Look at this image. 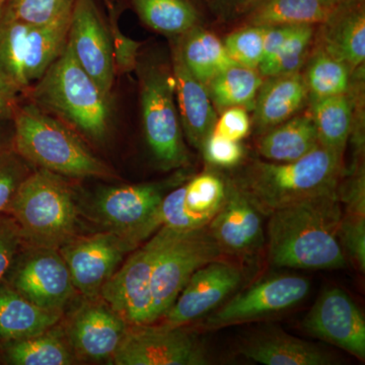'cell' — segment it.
Returning <instances> with one entry per match:
<instances>
[{
  "label": "cell",
  "mask_w": 365,
  "mask_h": 365,
  "mask_svg": "<svg viewBox=\"0 0 365 365\" xmlns=\"http://www.w3.org/2000/svg\"><path fill=\"white\" fill-rule=\"evenodd\" d=\"M345 172L344 157L319 144L294 162L253 160L230 177L263 215L337 191Z\"/></svg>",
  "instance_id": "obj_2"
},
{
  "label": "cell",
  "mask_w": 365,
  "mask_h": 365,
  "mask_svg": "<svg viewBox=\"0 0 365 365\" xmlns=\"http://www.w3.org/2000/svg\"><path fill=\"white\" fill-rule=\"evenodd\" d=\"M110 364L116 365H205L202 344L185 327L162 323L129 326Z\"/></svg>",
  "instance_id": "obj_11"
},
{
  "label": "cell",
  "mask_w": 365,
  "mask_h": 365,
  "mask_svg": "<svg viewBox=\"0 0 365 365\" xmlns=\"http://www.w3.org/2000/svg\"><path fill=\"white\" fill-rule=\"evenodd\" d=\"M32 170L14 148L0 151V215L6 213L19 187Z\"/></svg>",
  "instance_id": "obj_37"
},
{
  "label": "cell",
  "mask_w": 365,
  "mask_h": 365,
  "mask_svg": "<svg viewBox=\"0 0 365 365\" xmlns=\"http://www.w3.org/2000/svg\"><path fill=\"white\" fill-rule=\"evenodd\" d=\"M268 26L240 25L222 39L230 58L237 66L257 69L262 61Z\"/></svg>",
  "instance_id": "obj_36"
},
{
  "label": "cell",
  "mask_w": 365,
  "mask_h": 365,
  "mask_svg": "<svg viewBox=\"0 0 365 365\" xmlns=\"http://www.w3.org/2000/svg\"><path fill=\"white\" fill-rule=\"evenodd\" d=\"M342 213L337 191L274 211L268 222L271 265L302 270L345 268L347 260L337 237Z\"/></svg>",
  "instance_id": "obj_1"
},
{
  "label": "cell",
  "mask_w": 365,
  "mask_h": 365,
  "mask_svg": "<svg viewBox=\"0 0 365 365\" xmlns=\"http://www.w3.org/2000/svg\"><path fill=\"white\" fill-rule=\"evenodd\" d=\"M181 232L160 227L101 288L100 297L129 325L153 323V268L163 250Z\"/></svg>",
  "instance_id": "obj_9"
},
{
  "label": "cell",
  "mask_w": 365,
  "mask_h": 365,
  "mask_svg": "<svg viewBox=\"0 0 365 365\" xmlns=\"http://www.w3.org/2000/svg\"><path fill=\"white\" fill-rule=\"evenodd\" d=\"M13 119L0 120V151L13 148Z\"/></svg>",
  "instance_id": "obj_46"
},
{
  "label": "cell",
  "mask_w": 365,
  "mask_h": 365,
  "mask_svg": "<svg viewBox=\"0 0 365 365\" xmlns=\"http://www.w3.org/2000/svg\"><path fill=\"white\" fill-rule=\"evenodd\" d=\"M338 241L345 257L365 272V216L342 213L337 232Z\"/></svg>",
  "instance_id": "obj_39"
},
{
  "label": "cell",
  "mask_w": 365,
  "mask_h": 365,
  "mask_svg": "<svg viewBox=\"0 0 365 365\" xmlns=\"http://www.w3.org/2000/svg\"><path fill=\"white\" fill-rule=\"evenodd\" d=\"M2 13H4V6H0V16H2Z\"/></svg>",
  "instance_id": "obj_49"
},
{
  "label": "cell",
  "mask_w": 365,
  "mask_h": 365,
  "mask_svg": "<svg viewBox=\"0 0 365 365\" xmlns=\"http://www.w3.org/2000/svg\"><path fill=\"white\" fill-rule=\"evenodd\" d=\"M67 43L81 66L111 97L116 76L112 39L97 0H76Z\"/></svg>",
  "instance_id": "obj_15"
},
{
  "label": "cell",
  "mask_w": 365,
  "mask_h": 365,
  "mask_svg": "<svg viewBox=\"0 0 365 365\" xmlns=\"http://www.w3.org/2000/svg\"><path fill=\"white\" fill-rule=\"evenodd\" d=\"M184 185L185 210L201 227H208L227 198V176L208 169Z\"/></svg>",
  "instance_id": "obj_33"
},
{
  "label": "cell",
  "mask_w": 365,
  "mask_h": 365,
  "mask_svg": "<svg viewBox=\"0 0 365 365\" xmlns=\"http://www.w3.org/2000/svg\"><path fill=\"white\" fill-rule=\"evenodd\" d=\"M241 354L266 365H330L333 357L321 348L284 333H269L249 340Z\"/></svg>",
  "instance_id": "obj_25"
},
{
  "label": "cell",
  "mask_w": 365,
  "mask_h": 365,
  "mask_svg": "<svg viewBox=\"0 0 365 365\" xmlns=\"http://www.w3.org/2000/svg\"><path fill=\"white\" fill-rule=\"evenodd\" d=\"M13 148L31 167L66 178L116 177L78 132L29 101L13 116Z\"/></svg>",
  "instance_id": "obj_4"
},
{
  "label": "cell",
  "mask_w": 365,
  "mask_h": 365,
  "mask_svg": "<svg viewBox=\"0 0 365 365\" xmlns=\"http://www.w3.org/2000/svg\"><path fill=\"white\" fill-rule=\"evenodd\" d=\"M69 25L41 26L0 16V73L25 93L67 45Z\"/></svg>",
  "instance_id": "obj_8"
},
{
  "label": "cell",
  "mask_w": 365,
  "mask_h": 365,
  "mask_svg": "<svg viewBox=\"0 0 365 365\" xmlns=\"http://www.w3.org/2000/svg\"><path fill=\"white\" fill-rule=\"evenodd\" d=\"M314 337L365 360V319L354 300L341 288L324 290L304 319Z\"/></svg>",
  "instance_id": "obj_17"
},
{
  "label": "cell",
  "mask_w": 365,
  "mask_h": 365,
  "mask_svg": "<svg viewBox=\"0 0 365 365\" xmlns=\"http://www.w3.org/2000/svg\"><path fill=\"white\" fill-rule=\"evenodd\" d=\"M262 0H205L208 14L216 23L237 26Z\"/></svg>",
  "instance_id": "obj_44"
},
{
  "label": "cell",
  "mask_w": 365,
  "mask_h": 365,
  "mask_svg": "<svg viewBox=\"0 0 365 365\" xmlns=\"http://www.w3.org/2000/svg\"><path fill=\"white\" fill-rule=\"evenodd\" d=\"M242 278L241 269L225 259L206 264L190 278L169 311L163 314V323L186 327L205 318L234 294Z\"/></svg>",
  "instance_id": "obj_16"
},
{
  "label": "cell",
  "mask_w": 365,
  "mask_h": 365,
  "mask_svg": "<svg viewBox=\"0 0 365 365\" xmlns=\"http://www.w3.org/2000/svg\"><path fill=\"white\" fill-rule=\"evenodd\" d=\"M6 282L42 309L61 314L76 289L59 250L25 246Z\"/></svg>",
  "instance_id": "obj_12"
},
{
  "label": "cell",
  "mask_w": 365,
  "mask_h": 365,
  "mask_svg": "<svg viewBox=\"0 0 365 365\" xmlns=\"http://www.w3.org/2000/svg\"><path fill=\"white\" fill-rule=\"evenodd\" d=\"M76 0H7L2 16L41 26L69 25Z\"/></svg>",
  "instance_id": "obj_34"
},
{
  "label": "cell",
  "mask_w": 365,
  "mask_h": 365,
  "mask_svg": "<svg viewBox=\"0 0 365 365\" xmlns=\"http://www.w3.org/2000/svg\"><path fill=\"white\" fill-rule=\"evenodd\" d=\"M132 9L144 25L173 38L205 25V0H130Z\"/></svg>",
  "instance_id": "obj_24"
},
{
  "label": "cell",
  "mask_w": 365,
  "mask_h": 365,
  "mask_svg": "<svg viewBox=\"0 0 365 365\" xmlns=\"http://www.w3.org/2000/svg\"><path fill=\"white\" fill-rule=\"evenodd\" d=\"M24 247L20 227L13 216L0 215V284L6 282Z\"/></svg>",
  "instance_id": "obj_42"
},
{
  "label": "cell",
  "mask_w": 365,
  "mask_h": 365,
  "mask_svg": "<svg viewBox=\"0 0 365 365\" xmlns=\"http://www.w3.org/2000/svg\"><path fill=\"white\" fill-rule=\"evenodd\" d=\"M25 97L81 135L102 143L112 128V98L81 66L67 43Z\"/></svg>",
  "instance_id": "obj_3"
},
{
  "label": "cell",
  "mask_w": 365,
  "mask_h": 365,
  "mask_svg": "<svg viewBox=\"0 0 365 365\" xmlns=\"http://www.w3.org/2000/svg\"><path fill=\"white\" fill-rule=\"evenodd\" d=\"M307 104L309 93L302 71L264 78L252 110V128L260 135L299 114Z\"/></svg>",
  "instance_id": "obj_22"
},
{
  "label": "cell",
  "mask_w": 365,
  "mask_h": 365,
  "mask_svg": "<svg viewBox=\"0 0 365 365\" xmlns=\"http://www.w3.org/2000/svg\"><path fill=\"white\" fill-rule=\"evenodd\" d=\"M6 213L18 223L25 246L59 250L79 235L76 193L66 177L49 170L34 169Z\"/></svg>",
  "instance_id": "obj_5"
},
{
  "label": "cell",
  "mask_w": 365,
  "mask_h": 365,
  "mask_svg": "<svg viewBox=\"0 0 365 365\" xmlns=\"http://www.w3.org/2000/svg\"><path fill=\"white\" fill-rule=\"evenodd\" d=\"M129 326L102 297H93L72 314L66 337L76 357L111 361Z\"/></svg>",
  "instance_id": "obj_18"
},
{
  "label": "cell",
  "mask_w": 365,
  "mask_h": 365,
  "mask_svg": "<svg viewBox=\"0 0 365 365\" xmlns=\"http://www.w3.org/2000/svg\"><path fill=\"white\" fill-rule=\"evenodd\" d=\"M225 257L207 227L178 235L163 250L153 268V323H157L169 311L199 268Z\"/></svg>",
  "instance_id": "obj_10"
},
{
  "label": "cell",
  "mask_w": 365,
  "mask_h": 365,
  "mask_svg": "<svg viewBox=\"0 0 365 365\" xmlns=\"http://www.w3.org/2000/svg\"><path fill=\"white\" fill-rule=\"evenodd\" d=\"M319 145L313 119L309 112L302 111L260 134L257 150L269 162L287 163L304 158Z\"/></svg>",
  "instance_id": "obj_23"
},
{
  "label": "cell",
  "mask_w": 365,
  "mask_h": 365,
  "mask_svg": "<svg viewBox=\"0 0 365 365\" xmlns=\"http://www.w3.org/2000/svg\"><path fill=\"white\" fill-rule=\"evenodd\" d=\"M169 39L176 43L185 64L203 85L207 86L225 69L237 66L228 55L223 41L205 25Z\"/></svg>",
  "instance_id": "obj_27"
},
{
  "label": "cell",
  "mask_w": 365,
  "mask_h": 365,
  "mask_svg": "<svg viewBox=\"0 0 365 365\" xmlns=\"http://www.w3.org/2000/svg\"><path fill=\"white\" fill-rule=\"evenodd\" d=\"M135 247L115 232L78 235L59 249L76 292L86 299L100 297L101 288Z\"/></svg>",
  "instance_id": "obj_14"
},
{
  "label": "cell",
  "mask_w": 365,
  "mask_h": 365,
  "mask_svg": "<svg viewBox=\"0 0 365 365\" xmlns=\"http://www.w3.org/2000/svg\"><path fill=\"white\" fill-rule=\"evenodd\" d=\"M318 26L295 25L272 62L260 72L264 78L302 71L313 51Z\"/></svg>",
  "instance_id": "obj_35"
},
{
  "label": "cell",
  "mask_w": 365,
  "mask_h": 365,
  "mask_svg": "<svg viewBox=\"0 0 365 365\" xmlns=\"http://www.w3.org/2000/svg\"><path fill=\"white\" fill-rule=\"evenodd\" d=\"M66 334L55 325L44 332L0 342V354L7 364L71 365L76 364Z\"/></svg>",
  "instance_id": "obj_28"
},
{
  "label": "cell",
  "mask_w": 365,
  "mask_h": 365,
  "mask_svg": "<svg viewBox=\"0 0 365 365\" xmlns=\"http://www.w3.org/2000/svg\"><path fill=\"white\" fill-rule=\"evenodd\" d=\"M60 319L61 314L33 304L6 282L0 284V342L44 332Z\"/></svg>",
  "instance_id": "obj_26"
},
{
  "label": "cell",
  "mask_w": 365,
  "mask_h": 365,
  "mask_svg": "<svg viewBox=\"0 0 365 365\" xmlns=\"http://www.w3.org/2000/svg\"><path fill=\"white\" fill-rule=\"evenodd\" d=\"M337 6L331 0H262L237 26H319Z\"/></svg>",
  "instance_id": "obj_30"
},
{
  "label": "cell",
  "mask_w": 365,
  "mask_h": 365,
  "mask_svg": "<svg viewBox=\"0 0 365 365\" xmlns=\"http://www.w3.org/2000/svg\"><path fill=\"white\" fill-rule=\"evenodd\" d=\"M135 71L146 143L160 170L182 169L190 163L175 98L170 62L158 58L140 59Z\"/></svg>",
  "instance_id": "obj_6"
},
{
  "label": "cell",
  "mask_w": 365,
  "mask_h": 365,
  "mask_svg": "<svg viewBox=\"0 0 365 365\" xmlns=\"http://www.w3.org/2000/svg\"><path fill=\"white\" fill-rule=\"evenodd\" d=\"M309 289V280L302 276H274L259 281L207 314L204 328L216 330L282 313L306 299Z\"/></svg>",
  "instance_id": "obj_13"
},
{
  "label": "cell",
  "mask_w": 365,
  "mask_h": 365,
  "mask_svg": "<svg viewBox=\"0 0 365 365\" xmlns=\"http://www.w3.org/2000/svg\"><path fill=\"white\" fill-rule=\"evenodd\" d=\"M110 19L109 30L111 35L113 45V56H114L115 73L119 74L128 73L132 71H135L137 62L139 58V49L141 47V43L130 39L125 36L120 31L118 26L116 9L109 4Z\"/></svg>",
  "instance_id": "obj_40"
},
{
  "label": "cell",
  "mask_w": 365,
  "mask_h": 365,
  "mask_svg": "<svg viewBox=\"0 0 365 365\" xmlns=\"http://www.w3.org/2000/svg\"><path fill=\"white\" fill-rule=\"evenodd\" d=\"M170 46L175 98L182 133L192 148L201 151L206 139L215 129L217 113L209 98L206 86L190 71L176 43L170 39Z\"/></svg>",
  "instance_id": "obj_20"
},
{
  "label": "cell",
  "mask_w": 365,
  "mask_h": 365,
  "mask_svg": "<svg viewBox=\"0 0 365 365\" xmlns=\"http://www.w3.org/2000/svg\"><path fill=\"white\" fill-rule=\"evenodd\" d=\"M6 1L7 0H0V6H4V4H6Z\"/></svg>",
  "instance_id": "obj_48"
},
{
  "label": "cell",
  "mask_w": 365,
  "mask_h": 365,
  "mask_svg": "<svg viewBox=\"0 0 365 365\" xmlns=\"http://www.w3.org/2000/svg\"><path fill=\"white\" fill-rule=\"evenodd\" d=\"M302 72L309 93V102L347 93L353 73L347 64L329 54L316 41Z\"/></svg>",
  "instance_id": "obj_32"
},
{
  "label": "cell",
  "mask_w": 365,
  "mask_h": 365,
  "mask_svg": "<svg viewBox=\"0 0 365 365\" xmlns=\"http://www.w3.org/2000/svg\"><path fill=\"white\" fill-rule=\"evenodd\" d=\"M263 81V76L257 69L235 66L220 72L206 88L215 111L242 107L252 112Z\"/></svg>",
  "instance_id": "obj_31"
},
{
  "label": "cell",
  "mask_w": 365,
  "mask_h": 365,
  "mask_svg": "<svg viewBox=\"0 0 365 365\" xmlns=\"http://www.w3.org/2000/svg\"><path fill=\"white\" fill-rule=\"evenodd\" d=\"M337 196L344 213L365 216V173L364 160H353L337 187Z\"/></svg>",
  "instance_id": "obj_38"
},
{
  "label": "cell",
  "mask_w": 365,
  "mask_h": 365,
  "mask_svg": "<svg viewBox=\"0 0 365 365\" xmlns=\"http://www.w3.org/2000/svg\"><path fill=\"white\" fill-rule=\"evenodd\" d=\"M25 93L11 78L0 73V120L13 119Z\"/></svg>",
  "instance_id": "obj_45"
},
{
  "label": "cell",
  "mask_w": 365,
  "mask_h": 365,
  "mask_svg": "<svg viewBox=\"0 0 365 365\" xmlns=\"http://www.w3.org/2000/svg\"><path fill=\"white\" fill-rule=\"evenodd\" d=\"M186 180L179 172L163 182L108 187L96 196L93 215L106 230L121 235L137 248L162 227L158 210L163 197Z\"/></svg>",
  "instance_id": "obj_7"
},
{
  "label": "cell",
  "mask_w": 365,
  "mask_h": 365,
  "mask_svg": "<svg viewBox=\"0 0 365 365\" xmlns=\"http://www.w3.org/2000/svg\"><path fill=\"white\" fill-rule=\"evenodd\" d=\"M331 1H333L335 4H340L342 2L349 1V0H331Z\"/></svg>",
  "instance_id": "obj_47"
},
{
  "label": "cell",
  "mask_w": 365,
  "mask_h": 365,
  "mask_svg": "<svg viewBox=\"0 0 365 365\" xmlns=\"http://www.w3.org/2000/svg\"><path fill=\"white\" fill-rule=\"evenodd\" d=\"M211 167L234 169L245 158V148L241 141L230 140L212 133L206 139L200 151Z\"/></svg>",
  "instance_id": "obj_41"
},
{
  "label": "cell",
  "mask_w": 365,
  "mask_h": 365,
  "mask_svg": "<svg viewBox=\"0 0 365 365\" xmlns=\"http://www.w3.org/2000/svg\"><path fill=\"white\" fill-rule=\"evenodd\" d=\"M316 43L353 71L364 66L365 0L338 4L328 20L318 26Z\"/></svg>",
  "instance_id": "obj_21"
},
{
  "label": "cell",
  "mask_w": 365,
  "mask_h": 365,
  "mask_svg": "<svg viewBox=\"0 0 365 365\" xmlns=\"http://www.w3.org/2000/svg\"><path fill=\"white\" fill-rule=\"evenodd\" d=\"M248 110L242 107H232L220 113L212 133L230 140L242 141L252 130V119Z\"/></svg>",
  "instance_id": "obj_43"
},
{
  "label": "cell",
  "mask_w": 365,
  "mask_h": 365,
  "mask_svg": "<svg viewBox=\"0 0 365 365\" xmlns=\"http://www.w3.org/2000/svg\"><path fill=\"white\" fill-rule=\"evenodd\" d=\"M307 108L316 126L319 144L344 157L354 123L355 100L351 93L348 91L309 101Z\"/></svg>",
  "instance_id": "obj_29"
},
{
  "label": "cell",
  "mask_w": 365,
  "mask_h": 365,
  "mask_svg": "<svg viewBox=\"0 0 365 365\" xmlns=\"http://www.w3.org/2000/svg\"><path fill=\"white\" fill-rule=\"evenodd\" d=\"M262 215L227 176V198L208 230L223 254L248 258L265 242Z\"/></svg>",
  "instance_id": "obj_19"
}]
</instances>
